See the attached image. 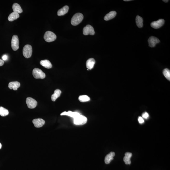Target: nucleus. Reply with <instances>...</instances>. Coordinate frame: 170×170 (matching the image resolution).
<instances>
[{"label": "nucleus", "mask_w": 170, "mask_h": 170, "mask_svg": "<svg viewBox=\"0 0 170 170\" xmlns=\"http://www.w3.org/2000/svg\"><path fill=\"white\" fill-rule=\"evenodd\" d=\"M87 121V119L85 116L80 115L74 119V123L78 125H82L86 124Z\"/></svg>", "instance_id": "obj_2"}, {"label": "nucleus", "mask_w": 170, "mask_h": 170, "mask_svg": "<svg viewBox=\"0 0 170 170\" xmlns=\"http://www.w3.org/2000/svg\"><path fill=\"white\" fill-rule=\"evenodd\" d=\"M4 62L2 60L0 59V66H2L4 65Z\"/></svg>", "instance_id": "obj_30"}, {"label": "nucleus", "mask_w": 170, "mask_h": 170, "mask_svg": "<svg viewBox=\"0 0 170 170\" xmlns=\"http://www.w3.org/2000/svg\"><path fill=\"white\" fill-rule=\"evenodd\" d=\"M124 1H130L131 0H124Z\"/></svg>", "instance_id": "obj_33"}, {"label": "nucleus", "mask_w": 170, "mask_h": 170, "mask_svg": "<svg viewBox=\"0 0 170 170\" xmlns=\"http://www.w3.org/2000/svg\"><path fill=\"white\" fill-rule=\"evenodd\" d=\"M138 120L139 123H140V124H142V123L144 122V120L143 118L141 117H139L138 119Z\"/></svg>", "instance_id": "obj_28"}, {"label": "nucleus", "mask_w": 170, "mask_h": 170, "mask_svg": "<svg viewBox=\"0 0 170 170\" xmlns=\"http://www.w3.org/2000/svg\"><path fill=\"white\" fill-rule=\"evenodd\" d=\"M40 65L47 69H50L52 67V65L51 62L48 60H44L41 61Z\"/></svg>", "instance_id": "obj_16"}, {"label": "nucleus", "mask_w": 170, "mask_h": 170, "mask_svg": "<svg viewBox=\"0 0 170 170\" xmlns=\"http://www.w3.org/2000/svg\"><path fill=\"white\" fill-rule=\"evenodd\" d=\"M83 15L80 13H77L72 17L71 20V24L73 26H76L80 24L83 19Z\"/></svg>", "instance_id": "obj_1"}, {"label": "nucleus", "mask_w": 170, "mask_h": 170, "mask_svg": "<svg viewBox=\"0 0 170 170\" xmlns=\"http://www.w3.org/2000/svg\"><path fill=\"white\" fill-rule=\"evenodd\" d=\"M11 46L13 50L16 51L18 50L19 48V40L17 35H14L13 36L11 40Z\"/></svg>", "instance_id": "obj_7"}, {"label": "nucleus", "mask_w": 170, "mask_h": 170, "mask_svg": "<svg viewBox=\"0 0 170 170\" xmlns=\"http://www.w3.org/2000/svg\"><path fill=\"white\" fill-rule=\"evenodd\" d=\"M12 9L14 12L18 14L21 13L23 12V10L20 5L18 4L14 3L12 6Z\"/></svg>", "instance_id": "obj_19"}, {"label": "nucleus", "mask_w": 170, "mask_h": 170, "mask_svg": "<svg viewBox=\"0 0 170 170\" xmlns=\"http://www.w3.org/2000/svg\"><path fill=\"white\" fill-rule=\"evenodd\" d=\"M9 114V111L7 109L2 107H0V115L2 117H5Z\"/></svg>", "instance_id": "obj_24"}, {"label": "nucleus", "mask_w": 170, "mask_h": 170, "mask_svg": "<svg viewBox=\"0 0 170 170\" xmlns=\"http://www.w3.org/2000/svg\"><path fill=\"white\" fill-rule=\"evenodd\" d=\"M163 73L164 76L168 80H170V71L169 69H165L164 70Z\"/></svg>", "instance_id": "obj_26"}, {"label": "nucleus", "mask_w": 170, "mask_h": 170, "mask_svg": "<svg viewBox=\"0 0 170 170\" xmlns=\"http://www.w3.org/2000/svg\"><path fill=\"white\" fill-rule=\"evenodd\" d=\"M20 83L18 81H13L9 83L8 84V87L10 89H13L14 90H17V88L20 87Z\"/></svg>", "instance_id": "obj_13"}, {"label": "nucleus", "mask_w": 170, "mask_h": 170, "mask_svg": "<svg viewBox=\"0 0 170 170\" xmlns=\"http://www.w3.org/2000/svg\"><path fill=\"white\" fill-rule=\"evenodd\" d=\"M115 155V153L114 152H110L106 156L105 158V162L106 164L110 163L111 161L113 159V157Z\"/></svg>", "instance_id": "obj_14"}, {"label": "nucleus", "mask_w": 170, "mask_h": 170, "mask_svg": "<svg viewBox=\"0 0 170 170\" xmlns=\"http://www.w3.org/2000/svg\"><path fill=\"white\" fill-rule=\"evenodd\" d=\"M132 156V154L130 152H126L123 158V161L126 165H130L131 163L130 158Z\"/></svg>", "instance_id": "obj_15"}, {"label": "nucleus", "mask_w": 170, "mask_h": 170, "mask_svg": "<svg viewBox=\"0 0 170 170\" xmlns=\"http://www.w3.org/2000/svg\"><path fill=\"white\" fill-rule=\"evenodd\" d=\"M61 91L59 89H56L55 90L54 93L52 95L51 99L53 101H56V100L57 98L60 96L61 93Z\"/></svg>", "instance_id": "obj_22"}, {"label": "nucleus", "mask_w": 170, "mask_h": 170, "mask_svg": "<svg viewBox=\"0 0 170 170\" xmlns=\"http://www.w3.org/2000/svg\"><path fill=\"white\" fill-rule=\"evenodd\" d=\"M33 123L36 127L40 128L44 125L45 121L42 119H36L33 120Z\"/></svg>", "instance_id": "obj_11"}, {"label": "nucleus", "mask_w": 170, "mask_h": 170, "mask_svg": "<svg viewBox=\"0 0 170 170\" xmlns=\"http://www.w3.org/2000/svg\"><path fill=\"white\" fill-rule=\"evenodd\" d=\"M44 39L47 42H51L56 40V36L52 32L47 31L45 33Z\"/></svg>", "instance_id": "obj_3"}, {"label": "nucleus", "mask_w": 170, "mask_h": 170, "mask_svg": "<svg viewBox=\"0 0 170 170\" xmlns=\"http://www.w3.org/2000/svg\"><path fill=\"white\" fill-rule=\"evenodd\" d=\"M60 115L61 116L66 115L69 116L70 117H73V118L75 119L76 117L80 115L81 114L79 113L76 112L69 111L68 112L66 111L64 112H63L61 113Z\"/></svg>", "instance_id": "obj_12"}, {"label": "nucleus", "mask_w": 170, "mask_h": 170, "mask_svg": "<svg viewBox=\"0 0 170 170\" xmlns=\"http://www.w3.org/2000/svg\"><path fill=\"white\" fill-rule=\"evenodd\" d=\"M83 33L85 35H93L95 34V31L92 26L88 25L83 29Z\"/></svg>", "instance_id": "obj_6"}, {"label": "nucleus", "mask_w": 170, "mask_h": 170, "mask_svg": "<svg viewBox=\"0 0 170 170\" xmlns=\"http://www.w3.org/2000/svg\"><path fill=\"white\" fill-rule=\"evenodd\" d=\"M116 14H117V12L115 11H111L104 17V20L106 21L111 20L115 17Z\"/></svg>", "instance_id": "obj_18"}, {"label": "nucleus", "mask_w": 170, "mask_h": 170, "mask_svg": "<svg viewBox=\"0 0 170 170\" xmlns=\"http://www.w3.org/2000/svg\"><path fill=\"white\" fill-rule=\"evenodd\" d=\"M26 103L29 108L33 109L37 106V102L36 100L31 97H27L26 100Z\"/></svg>", "instance_id": "obj_8"}, {"label": "nucleus", "mask_w": 170, "mask_h": 170, "mask_svg": "<svg viewBox=\"0 0 170 170\" xmlns=\"http://www.w3.org/2000/svg\"><path fill=\"white\" fill-rule=\"evenodd\" d=\"M160 42V41L158 38L154 36H151L148 40L149 46L151 47H154L155 45L157 43H159Z\"/></svg>", "instance_id": "obj_10"}, {"label": "nucleus", "mask_w": 170, "mask_h": 170, "mask_svg": "<svg viewBox=\"0 0 170 170\" xmlns=\"http://www.w3.org/2000/svg\"><path fill=\"white\" fill-rule=\"evenodd\" d=\"M20 15L17 13L13 12L11 13L8 17V19L10 21H13L19 17Z\"/></svg>", "instance_id": "obj_21"}, {"label": "nucleus", "mask_w": 170, "mask_h": 170, "mask_svg": "<svg viewBox=\"0 0 170 170\" xmlns=\"http://www.w3.org/2000/svg\"><path fill=\"white\" fill-rule=\"evenodd\" d=\"M142 116L143 118L147 119L149 117V114L147 112H145L142 114Z\"/></svg>", "instance_id": "obj_27"}, {"label": "nucleus", "mask_w": 170, "mask_h": 170, "mask_svg": "<svg viewBox=\"0 0 170 170\" xmlns=\"http://www.w3.org/2000/svg\"><path fill=\"white\" fill-rule=\"evenodd\" d=\"M95 63V61L94 59L91 58L88 60L86 62L87 68L89 70H91L94 68Z\"/></svg>", "instance_id": "obj_17"}, {"label": "nucleus", "mask_w": 170, "mask_h": 170, "mask_svg": "<svg viewBox=\"0 0 170 170\" xmlns=\"http://www.w3.org/2000/svg\"><path fill=\"white\" fill-rule=\"evenodd\" d=\"M69 9V6H65L58 10L57 12L58 15L61 16L64 15L68 13Z\"/></svg>", "instance_id": "obj_20"}, {"label": "nucleus", "mask_w": 170, "mask_h": 170, "mask_svg": "<svg viewBox=\"0 0 170 170\" xmlns=\"http://www.w3.org/2000/svg\"><path fill=\"white\" fill-rule=\"evenodd\" d=\"M165 23V21L163 19H160L158 21L152 22L151 23V27L155 29H158L162 27Z\"/></svg>", "instance_id": "obj_9"}, {"label": "nucleus", "mask_w": 170, "mask_h": 170, "mask_svg": "<svg viewBox=\"0 0 170 170\" xmlns=\"http://www.w3.org/2000/svg\"><path fill=\"white\" fill-rule=\"evenodd\" d=\"M33 75L36 79H43L46 77V75L41 70L35 68L33 71Z\"/></svg>", "instance_id": "obj_5"}, {"label": "nucleus", "mask_w": 170, "mask_h": 170, "mask_svg": "<svg viewBox=\"0 0 170 170\" xmlns=\"http://www.w3.org/2000/svg\"><path fill=\"white\" fill-rule=\"evenodd\" d=\"M1 147H2V145H1V144L0 143V149H1Z\"/></svg>", "instance_id": "obj_32"}, {"label": "nucleus", "mask_w": 170, "mask_h": 170, "mask_svg": "<svg viewBox=\"0 0 170 170\" xmlns=\"http://www.w3.org/2000/svg\"><path fill=\"white\" fill-rule=\"evenodd\" d=\"M23 55L26 58L31 57L32 53V48L31 45H25L23 48Z\"/></svg>", "instance_id": "obj_4"}, {"label": "nucleus", "mask_w": 170, "mask_h": 170, "mask_svg": "<svg viewBox=\"0 0 170 170\" xmlns=\"http://www.w3.org/2000/svg\"><path fill=\"white\" fill-rule=\"evenodd\" d=\"M78 100L81 102H83L88 101L90 100V98L87 95H83L78 97Z\"/></svg>", "instance_id": "obj_25"}, {"label": "nucleus", "mask_w": 170, "mask_h": 170, "mask_svg": "<svg viewBox=\"0 0 170 170\" xmlns=\"http://www.w3.org/2000/svg\"><path fill=\"white\" fill-rule=\"evenodd\" d=\"M136 23L139 28H142L143 26V19L141 17L137 16L136 18Z\"/></svg>", "instance_id": "obj_23"}, {"label": "nucleus", "mask_w": 170, "mask_h": 170, "mask_svg": "<svg viewBox=\"0 0 170 170\" xmlns=\"http://www.w3.org/2000/svg\"><path fill=\"white\" fill-rule=\"evenodd\" d=\"M8 58V56L6 55H4L2 57V59L3 60L6 61Z\"/></svg>", "instance_id": "obj_29"}, {"label": "nucleus", "mask_w": 170, "mask_h": 170, "mask_svg": "<svg viewBox=\"0 0 170 170\" xmlns=\"http://www.w3.org/2000/svg\"><path fill=\"white\" fill-rule=\"evenodd\" d=\"M164 1V2H166V3L168 1V0H166H166H164V1Z\"/></svg>", "instance_id": "obj_31"}]
</instances>
